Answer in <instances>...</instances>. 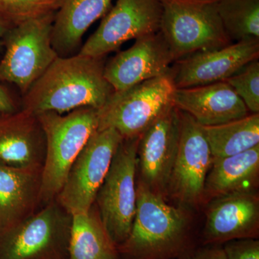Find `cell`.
Returning <instances> with one entry per match:
<instances>
[{"mask_svg": "<svg viewBox=\"0 0 259 259\" xmlns=\"http://www.w3.org/2000/svg\"><path fill=\"white\" fill-rule=\"evenodd\" d=\"M105 66L104 57L58 56L24 95L23 110L35 115L84 107L99 110L114 93L104 76Z\"/></svg>", "mask_w": 259, "mask_h": 259, "instance_id": "obj_1", "label": "cell"}, {"mask_svg": "<svg viewBox=\"0 0 259 259\" xmlns=\"http://www.w3.org/2000/svg\"><path fill=\"white\" fill-rule=\"evenodd\" d=\"M196 248L185 213L141 182L131 233L117 247L121 259H184Z\"/></svg>", "mask_w": 259, "mask_h": 259, "instance_id": "obj_2", "label": "cell"}, {"mask_svg": "<svg viewBox=\"0 0 259 259\" xmlns=\"http://www.w3.org/2000/svg\"><path fill=\"white\" fill-rule=\"evenodd\" d=\"M36 117L46 141L40 199L49 201L60 192L71 165L98 128V110L80 107L67 115L47 112Z\"/></svg>", "mask_w": 259, "mask_h": 259, "instance_id": "obj_3", "label": "cell"}, {"mask_svg": "<svg viewBox=\"0 0 259 259\" xmlns=\"http://www.w3.org/2000/svg\"><path fill=\"white\" fill-rule=\"evenodd\" d=\"M160 31L174 61L196 53L216 50L233 44L218 11V1L161 0Z\"/></svg>", "mask_w": 259, "mask_h": 259, "instance_id": "obj_4", "label": "cell"}, {"mask_svg": "<svg viewBox=\"0 0 259 259\" xmlns=\"http://www.w3.org/2000/svg\"><path fill=\"white\" fill-rule=\"evenodd\" d=\"M176 90L171 71L115 92L98 110V128L116 130L123 139L138 137L171 105Z\"/></svg>", "mask_w": 259, "mask_h": 259, "instance_id": "obj_5", "label": "cell"}, {"mask_svg": "<svg viewBox=\"0 0 259 259\" xmlns=\"http://www.w3.org/2000/svg\"><path fill=\"white\" fill-rule=\"evenodd\" d=\"M139 140H122L95 199L102 224L117 247L128 237L136 214Z\"/></svg>", "mask_w": 259, "mask_h": 259, "instance_id": "obj_6", "label": "cell"}, {"mask_svg": "<svg viewBox=\"0 0 259 259\" xmlns=\"http://www.w3.org/2000/svg\"><path fill=\"white\" fill-rule=\"evenodd\" d=\"M56 13L12 27L5 35L0 79L15 83L23 95L59 56L51 41Z\"/></svg>", "mask_w": 259, "mask_h": 259, "instance_id": "obj_7", "label": "cell"}, {"mask_svg": "<svg viewBox=\"0 0 259 259\" xmlns=\"http://www.w3.org/2000/svg\"><path fill=\"white\" fill-rule=\"evenodd\" d=\"M71 216L52 203L0 232V259H68Z\"/></svg>", "mask_w": 259, "mask_h": 259, "instance_id": "obj_8", "label": "cell"}, {"mask_svg": "<svg viewBox=\"0 0 259 259\" xmlns=\"http://www.w3.org/2000/svg\"><path fill=\"white\" fill-rule=\"evenodd\" d=\"M123 138L116 130H97L71 165L58 202L70 215L88 212Z\"/></svg>", "mask_w": 259, "mask_h": 259, "instance_id": "obj_9", "label": "cell"}, {"mask_svg": "<svg viewBox=\"0 0 259 259\" xmlns=\"http://www.w3.org/2000/svg\"><path fill=\"white\" fill-rule=\"evenodd\" d=\"M162 11L161 0H117L79 54L105 57L124 42L160 31Z\"/></svg>", "mask_w": 259, "mask_h": 259, "instance_id": "obj_10", "label": "cell"}, {"mask_svg": "<svg viewBox=\"0 0 259 259\" xmlns=\"http://www.w3.org/2000/svg\"><path fill=\"white\" fill-rule=\"evenodd\" d=\"M180 114V141L168 187L181 202L194 204L204 196L213 156L201 125L189 114Z\"/></svg>", "mask_w": 259, "mask_h": 259, "instance_id": "obj_11", "label": "cell"}, {"mask_svg": "<svg viewBox=\"0 0 259 259\" xmlns=\"http://www.w3.org/2000/svg\"><path fill=\"white\" fill-rule=\"evenodd\" d=\"M180 136V110L173 104L140 136L138 163L141 182L158 194L169 183Z\"/></svg>", "mask_w": 259, "mask_h": 259, "instance_id": "obj_12", "label": "cell"}, {"mask_svg": "<svg viewBox=\"0 0 259 259\" xmlns=\"http://www.w3.org/2000/svg\"><path fill=\"white\" fill-rule=\"evenodd\" d=\"M258 57L259 39H250L196 53L174 62L170 71L176 88H193L225 81Z\"/></svg>", "mask_w": 259, "mask_h": 259, "instance_id": "obj_13", "label": "cell"}, {"mask_svg": "<svg viewBox=\"0 0 259 259\" xmlns=\"http://www.w3.org/2000/svg\"><path fill=\"white\" fill-rule=\"evenodd\" d=\"M175 62L161 31L136 39L133 47L105 64L104 76L114 91H122L166 74Z\"/></svg>", "mask_w": 259, "mask_h": 259, "instance_id": "obj_14", "label": "cell"}, {"mask_svg": "<svg viewBox=\"0 0 259 259\" xmlns=\"http://www.w3.org/2000/svg\"><path fill=\"white\" fill-rule=\"evenodd\" d=\"M259 200L253 192H239L218 197L209 204L204 226L203 245L258 236Z\"/></svg>", "mask_w": 259, "mask_h": 259, "instance_id": "obj_15", "label": "cell"}, {"mask_svg": "<svg viewBox=\"0 0 259 259\" xmlns=\"http://www.w3.org/2000/svg\"><path fill=\"white\" fill-rule=\"evenodd\" d=\"M172 103L202 126L221 125L238 120L249 112L226 81L176 88Z\"/></svg>", "mask_w": 259, "mask_h": 259, "instance_id": "obj_16", "label": "cell"}, {"mask_svg": "<svg viewBox=\"0 0 259 259\" xmlns=\"http://www.w3.org/2000/svg\"><path fill=\"white\" fill-rule=\"evenodd\" d=\"M45 153V136L36 115L23 110L0 118V161L3 164L42 166Z\"/></svg>", "mask_w": 259, "mask_h": 259, "instance_id": "obj_17", "label": "cell"}, {"mask_svg": "<svg viewBox=\"0 0 259 259\" xmlns=\"http://www.w3.org/2000/svg\"><path fill=\"white\" fill-rule=\"evenodd\" d=\"M42 166L0 164V232L30 215L40 198Z\"/></svg>", "mask_w": 259, "mask_h": 259, "instance_id": "obj_18", "label": "cell"}, {"mask_svg": "<svg viewBox=\"0 0 259 259\" xmlns=\"http://www.w3.org/2000/svg\"><path fill=\"white\" fill-rule=\"evenodd\" d=\"M113 0H63L53 24L51 41L64 57L79 47L81 37L95 21L105 16Z\"/></svg>", "mask_w": 259, "mask_h": 259, "instance_id": "obj_19", "label": "cell"}, {"mask_svg": "<svg viewBox=\"0 0 259 259\" xmlns=\"http://www.w3.org/2000/svg\"><path fill=\"white\" fill-rule=\"evenodd\" d=\"M259 175V145L245 152L213 158L204 184V195L218 197L253 192Z\"/></svg>", "mask_w": 259, "mask_h": 259, "instance_id": "obj_20", "label": "cell"}, {"mask_svg": "<svg viewBox=\"0 0 259 259\" xmlns=\"http://www.w3.org/2000/svg\"><path fill=\"white\" fill-rule=\"evenodd\" d=\"M71 216L68 259H121L117 245L93 207Z\"/></svg>", "mask_w": 259, "mask_h": 259, "instance_id": "obj_21", "label": "cell"}, {"mask_svg": "<svg viewBox=\"0 0 259 259\" xmlns=\"http://www.w3.org/2000/svg\"><path fill=\"white\" fill-rule=\"evenodd\" d=\"M201 127L213 158L234 156L259 145L258 113L221 125Z\"/></svg>", "mask_w": 259, "mask_h": 259, "instance_id": "obj_22", "label": "cell"}, {"mask_svg": "<svg viewBox=\"0 0 259 259\" xmlns=\"http://www.w3.org/2000/svg\"><path fill=\"white\" fill-rule=\"evenodd\" d=\"M217 7L232 42L259 39V0H218Z\"/></svg>", "mask_w": 259, "mask_h": 259, "instance_id": "obj_23", "label": "cell"}, {"mask_svg": "<svg viewBox=\"0 0 259 259\" xmlns=\"http://www.w3.org/2000/svg\"><path fill=\"white\" fill-rule=\"evenodd\" d=\"M63 0H0V18L10 26L56 13Z\"/></svg>", "mask_w": 259, "mask_h": 259, "instance_id": "obj_24", "label": "cell"}, {"mask_svg": "<svg viewBox=\"0 0 259 259\" xmlns=\"http://www.w3.org/2000/svg\"><path fill=\"white\" fill-rule=\"evenodd\" d=\"M252 113L259 112V61H250L226 81Z\"/></svg>", "mask_w": 259, "mask_h": 259, "instance_id": "obj_25", "label": "cell"}, {"mask_svg": "<svg viewBox=\"0 0 259 259\" xmlns=\"http://www.w3.org/2000/svg\"><path fill=\"white\" fill-rule=\"evenodd\" d=\"M226 259H259V241L243 238L226 242L223 246Z\"/></svg>", "mask_w": 259, "mask_h": 259, "instance_id": "obj_26", "label": "cell"}, {"mask_svg": "<svg viewBox=\"0 0 259 259\" xmlns=\"http://www.w3.org/2000/svg\"><path fill=\"white\" fill-rule=\"evenodd\" d=\"M184 259H226V257L221 245H207L196 248Z\"/></svg>", "mask_w": 259, "mask_h": 259, "instance_id": "obj_27", "label": "cell"}, {"mask_svg": "<svg viewBox=\"0 0 259 259\" xmlns=\"http://www.w3.org/2000/svg\"><path fill=\"white\" fill-rule=\"evenodd\" d=\"M14 103L4 89L0 86V114L10 113L14 111Z\"/></svg>", "mask_w": 259, "mask_h": 259, "instance_id": "obj_28", "label": "cell"}, {"mask_svg": "<svg viewBox=\"0 0 259 259\" xmlns=\"http://www.w3.org/2000/svg\"><path fill=\"white\" fill-rule=\"evenodd\" d=\"M12 27L10 26L9 24L7 23L6 22L0 18V39L4 37L5 34Z\"/></svg>", "mask_w": 259, "mask_h": 259, "instance_id": "obj_29", "label": "cell"}, {"mask_svg": "<svg viewBox=\"0 0 259 259\" xmlns=\"http://www.w3.org/2000/svg\"><path fill=\"white\" fill-rule=\"evenodd\" d=\"M201 1H218V0H201Z\"/></svg>", "mask_w": 259, "mask_h": 259, "instance_id": "obj_30", "label": "cell"}]
</instances>
